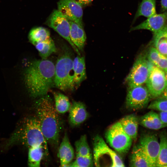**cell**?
<instances>
[{
	"label": "cell",
	"mask_w": 167,
	"mask_h": 167,
	"mask_svg": "<svg viewBox=\"0 0 167 167\" xmlns=\"http://www.w3.org/2000/svg\"><path fill=\"white\" fill-rule=\"evenodd\" d=\"M45 154L44 149L41 147H35L29 148L28 165L30 167H39L42 157Z\"/></svg>",
	"instance_id": "26"
},
{
	"label": "cell",
	"mask_w": 167,
	"mask_h": 167,
	"mask_svg": "<svg viewBox=\"0 0 167 167\" xmlns=\"http://www.w3.org/2000/svg\"><path fill=\"white\" fill-rule=\"evenodd\" d=\"M161 9L163 11L167 10V0H161Z\"/></svg>",
	"instance_id": "34"
},
{
	"label": "cell",
	"mask_w": 167,
	"mask_h": 167,
	"mask_svg": "<svg viewBox=\"0 0 167 167\" xmlns=\"http://www.w3.org/2000/svg\"><path fill=\"white\" fill-rule=\"evenodd\" d=\"M55 65L51 61L41 59L34 61L26 68L25 82L30 95L39 98L45 95L54 85Z\"/></svg>",
	"instance_id": "1"
},
{
	"label": "cell",
	"mask_w": 167,
	"mask_h": 167,
	"mask_svg": "<svg viewBox=\"0 0 167 167\" xmlns=\"http://www.w3.org/2000/svg\"><path fill=\"white\" fill-rule=\"evenodd\" d=\"M75 145L76 154L84 156L92 155L85 135H81L79 139L75 142Z\"/></svg>",
	"instance_id": "28"
},
{
	"label": "cell",
	"mask_w": 167,
	"mask_h": 167,
	"mask_svg": "<svg viewBox=\"0 0 167 167\" xmlns=\"http://www.w3.org/2000/svg\"><path fill=\"white\" fill-rule=\"evenodd\" d=\"M75 86L78 88L86 78L85 59L84 57L77 56L73 60Z\"/></svg>",
	"instance_id": "19"
},
{
	"label": "cell",
	"mask_w": 167,
	"mask_h": 167,
	"mask_svg": "<svg viewBox=\"0 0 167 167\" xmlns=\"http://www.w3.org/2000/svg\"><path fill=\"white\" fill-rule=\"evenodd\" d=\"M167 21V12L160 14H156L148 18L147 19L139 25L131 28L130 31L144 29L155 33L165 27Z\"/></svg>",
	"instance_id": "13"
},
{
	"label": "cell",
	"mask_w": 167,
	"mask_h": 167,
	"mask_svg": "<svg viewBox=\"0 0 167 167\" xmlns=\"http://www.w3.org/2000/svg\"><path fill=\"white\" fill-rule=\"evenodd\" d=\"M159 97L167 99V86Z\"/></svg>",
	"instance_id": "36"
},
{
	"label": "cell",
	"mask_w": 167,
	"mask_h": 167,
	"mask_svg": "<svg viewBox=\"0 0 167 167\" xmlns=\"http://www.w3.org/2000/svg\"><path fill=\"white\" fill-rule=\"evenodd\" d=\"M148 58L149 61L164 72L167 71V58L161 54L155 47H152L150 49Z\"/></svg>",
	"instance_id": "24"
},
{
	"label": "cell",
	"mask_w": 167,
	"mask_h": 167,
	"mask_svg": "<svg viewBox=\"0 0 167 167\" xmlns=\"http://www.w3.org/2000/svg\"><path fill=\"white\" fill-rule=\"evenodd\" d=\"M46 141L36 116L25 118L6 141L5 148L15 144H20L28 148L41 147L45 154H48Z\"/></svg>",
	"instance_id": "3"
},
{
	"label": "cell",
	"mask_w": 167,
	"mask_h": 167,
	"mask_svg": "<svg viewBox=\"0 0 167 167\" xmlns=\"http://www.w3.org/2000/svg\"><path fill=\"white\" fill-rule=\"evenodd\" d=\"M129 165L131 167H153L146 156L137 145H135L133 148Z\"/></svg>",
	"instance_id": "20"
},
{
	"label": "cell",
	"mask_w": 167,
	"mask_h": 167,
	"mask_svg": "<svg viewBox=\"0 0 167 167\" xmlns=\"http://www.w3.org/2000/svg\"><path fill=\"white\" fill-rule=\"evenodd\" d=\"M105 137L110 146L122 154L128 152L133 140L125 132L119 122L114 123L107 129Z\"/></svg>",
	"instance_id": "6"
},
{
	"label": "cell",
	"mask_w": 167,
	"mask_h": 167,
	"mask_svg": "<svg viewBox=\"0 0 167 167\" xmlns=\"http://www.w3.org/2000/svg\"><path fill=\"white\" fill-rule=\"evenodd\" d=\"M73 60L66 54L57 60L55 65L54 85L63 91L73 90L75 84Z\"/></svg>",
	"instance_id": "4"
},
{
	"label": "cell",
	"mask_w": 167,
	"mask_h": 167,
	"mask_svg": "<svg viewBox=\"0 0 167 167\" xmlns=\"http://www.w3.org/2000/svg\"><path fill=\"white\" fill-rule=\"evenodd\" d=\"M159 148L156 167H167V133L162 132L160 134Z\"/></svg>",
	"instance_id": "21"
},
{
	"label": "cell",
	"mask_w": 167,
	"mask_h": 167,
	"mask_svg": "<svg viewBox=\"0 0 167 167\" xmlns=\"http://www.w3.org/2000/svg\"><path fill=\"white\" fill-rule=\"evenodd\" d=\"M150 71L149 61L143 55H139L126 78L128 88L143 85L146 83Z\"/></svg>",
	"instance_id": "7"
},
{
	"label": "cell",
	"mask_w": 167,
	"mask_h": 167,
	"mask_svg": "<svg viewBox=\"0 0 167 167\" xmlns=\"http://www.w3.org/2000/svg\"><path fill=\"white\" fill-rule=\"evenodd\" d=\"M136 145L144 154L153 167H156L160 146L156 135L151 134L143 135Z\"/></svg>",
	"instance_id": "11"
},
{
	"label": "cell",
	"mask_w": 167,
	"mask_h": 167,
	"mask_svg": "<svg viewBox=\"0 0 167 167\" xmlns=\"http://www.w3.org/2000/svg\"><path fill=\"white\" fill-rule=\"evenodd\" d=\"M155 47L162 55L167 58V37L153 38Z\"/></svg>",
	"instance_id": "31"
},
{
	"label": "cell",
	"mask_w": 167,
	"mask_h": 167,
	"mask_svg": "<svg viewBox=\"0 0 167 167\" xmlns=\"http://www.w3.org/2000/svg\"><path fill=\"white\" fill-rule=\"evenodd\" d=\"M139 118L132 114L124 116L118 121L125 132L132 140H135L137 137Z\"/></svg>",
	"instance_id": "18"
},
{
	"label": "cell",
	"mask_w": 167,
	"mask_h": 167,
	"mask_svg": "<svg viewBox=\"0 0 167 167\" xmlns=\"http://www.w3.org/2000/svg\"><path fill=\"white\" fill-rule=\"evenodd\" d=\"M69 111V122L72 126L81 125L88 116L85 105L80 101H73Z\"/></svg>",
	"instance_id": "14"
},
{
	"label": "cell",
	"mask_w": 167,
	"mask_h": 167,
	"mask_svg": "<svg viewBox=\"0 0 167 167\" xmlns=\"http://www.w3.org/2000/svg\"><path fill=\"white\" fill-rule=\"evenodd\" d=\"M151 99L147 87L143 85L128 88L126 105L130 110H137L146 107Z\"/></svg>",
	"instance_id": "9"
},
{
	"label": "cell",
	"mask_w": 167,
	"mask_h": 167,
	"mask_svg": "<svg viewBox=\"0 0 167 167\" xmlns=\"http://www.w3.org/2000/svg\"><path fill=\"white\" fill-rule=\"evenodd\" d=\"M45 24L66 40L78 55L80 56L79 51L71 40L70 23L64 15L58 10H55L49 17Z\"/></svg>",
	"instance_id": "8"
},
{
	"label": "cell",
	"mask_w": 167,
	"mask_h": 167,
	"mask_svg": "<svg viewBox=\"0 0 167 167\" xmlns=\"http://www.w3.org/2000/svg\"><path fill=\"white\" fill-rule=\"evenodd\" d=\"M156 0H142L135 16V20L140 16L148 18L156 14Z\"/></svg>",
	"instance_id": "22"
},
{
	"label": "cell",
	"mask_w": 167,
	"mask_h": 167,
	"mask_svg": "<svg viewBox=\"0 0 167 167\" xmlns=\"http://www.w3.org/2000/svg\"><path fill=\"white\" fill-rule=\"evenodd\" d=\"M93 161L96 167H124L120 157L106 144L103 139L97 135L93 142Z\"/></svg>",
	"instance_id": "5"
},
{
	"label": "cell",
	"mask_w": 167,
	"mask_h": 167,
	"mask_svg": "<svg viewBox=\"0 0 167 167\" xmlns=\"http://www.w3.org/2000/svg\"><path fill=\"white\" fill-rule=\"evenodd\" d=\"M82 6L90 3L93 0H75Z\"/></svg>",
	"instance_id": "35"
},
{
	"label": "cell",
	"mask_w": 167,
	"mask_h": 167,
	"mask_svg": "<svg viewBox=\"0 0 167 167\" xmlns=\"http://www.w3.org/2000/svg\"><path fill=\"white\" fill-rule=\"evenodd\" d=\"M165 78L167 82V71L165 72Z\"/></svg>",
	"instance_id": "37"
},
{
	"label": "cell",
	"mask_w": 167,
	"mask_h": 167,
	"mask_svg": "<svg viewBox=\"0 0 167 167\" xmlns=\"http://www.w3.org/2000/svg\"><path fill=\"white\" fill-rule=\"evenodd\" d=\"M94 161L92 156H84L76 154L74 161L70 164L68 166L79 167H93Z\"/></svg>",
	"instance_id": "29"
},
{
	"label": "cell",
	"mask_w": 167,
	"mask_h": 167,
	"mask_svg": "<svg viewBox=\"0 0 167 167\" xmlns=\"http://www.w3.org/2000/svg\"><path fill=\"white\" fill-rule=\"evenodd\" d=\"M146 83L151 98L159 97L167 86L165 72L154 66L150 71Z\"/></svg>",
	"instance_id": "10"
},
{
	"label": "cell",
	"mask_w": 167,
	"mask_h": 167,
	"mask_svg": "<svg viewBox=\"0 0 167 167\" xmlns=\"http://www.w3.org/2000/svg\"><path fill=\"white\" fill-rule=\"evenodd\" d=\"M148 109L160 112H167V99L159 97L151 102Z\"/></svg>",
	"instance_id": "30"
},
{
	"label": "cell",
	"mask_w": 167,
	"mask_h": 167,
	"mask_svg": "<svg viewBox=\"0 0 167 167\" xmlns=\"http://www.w3.org/2000/svg\"><path fill=\"white\" fill-rule=\"evenodd\" d=\"M67 19L70 24L71 40L79 51H82L86 39V34L83 28L74 21Z\"/></svg>",
	"instance_id": "16"
},
{
	"label": "cell",
	"mask_w": 167,
	"mask_h": 167,
	"mask_svg": "<svg viewBox=\"0 0 167 167\" xmlns=\"http://www.w3.org/2000/svg\"><path fill=\"white\" fill-rule=\"evenodd\" d=\"M57 7V10L67 19L83 27V11L80 4L75 0H59Z\"/></svg>",
	"instance_id": "12"
},
{
	"label": "cell",
	"mask_w": 167,
	"mask_h": 167,
	"mask_svg": "<svg viewBox=\"0 0 167 167\" xmlns=\"http://www.w3.org/2000/svg\"><path fill=\"white\" fill-rule=\"evenodd\" d=\"M49 37L50 33L49 31L42 27L32 28L30 31L28 35L30 42L34 46Z\"/></svg>",
	"instance_id": "25"
},
{
	"label": "cell",
	"mask_w": 167,
	"mask_h": 167,
	"mask_svg": "<svg viewBox=\"0 0 167 167\" xmlns=\"http://www.w3.org/2000/svg\"><path fill=\"white\" fill-rule=\"evenodd\" d=\"M55 107L59 113H64L69 111L71 104L67 96L60 92H54Z\"/></svg>",
	"instance_id": "27"
},
{
	"label": "cell",
	"mask_w": 167,
	"mask_h": 167,
	"mask_svg": "<svg viewBox=\"0 0 167 167\" xmlns=\"http://www.w3.org/2000/svg\"><path fill=\"white\" fill-rule=\"evenodd\" d=\"M35 46L42 59H46L52 54L56 52L54 43L50 37L38 43Z\"/></svg>",
	"instance_id": "23"
},
{
	"label": "cell",
	"mask_w": 167,
	"mask_h": 167,
	"mask_svg": "<svg viewBox=\"0 0 167 167\" xmlns=\"http://www.w3.org/2000/svg\"><path fill=\"white\" fill-rule=\"evenodd\" d=\"M139 122L143 126L155 130L167 127V124L161 121L158 114L152 111L148 112L139 118Z\"/></svg>",
	"instance_id": "17"
},
{
	"label": "cell",
	"mask_w": 167,
	"mask_h": 167,
	"mask_svg": "<svg viewBox=\"0 0 167 167\" xmlns=\"http://www.w3.org/2000/svg\"><path fill=\"white\" fill-rule=\"evenodd\" d=\"M158 114L161 121L167 124V112H160Z\"/></svg>",
	"instance_id": "33"
},
{
	"label": "cell",
	"mask_w": 167,
	"mask_h": 167,
	"mask_svg": "<svg viewBox=\"0 0 167 167\" xmlns=\"http://www.w3.org/2000/svg\"><path fill=\"white\" fill-rule=\"evenodd\" d=\"M58 155L62 167L68 166L74 158V150L66 133L60 145Z\"/></svg>",
	"instance_id": "15"
},
{
	"label": "cell",
	"mask_w": 167,
	"mask_h": 167,
	"mask_svg": "<svg viewBox=\"0 0 167 167\" xmlns=\"http://www.w3.org/2000/svg\"><path fill=\"white\" fill-rule=\"evenodd\" d=\"M153 33V38H157L162 37H167V25L166 24L160 31Z\"/></svg>",
	"instance_id": "32"
},
{
	"label": "cell",
	"mask_w": 167,
	"mask_h": 167,
	"mask_svg": "<svg viewBox=\"0 0 167 167\" xmlns=\"http://www.w3.org/2000/svg\"><path fill=\"white\" fill-rule=\"evenodd\" d=\"M34 108L36 116L46 141L57 147L61 124L51 98L47 95L39 97L35 103Z\"/></svg>",
	"instance_id": "2"
}]
</instances>
